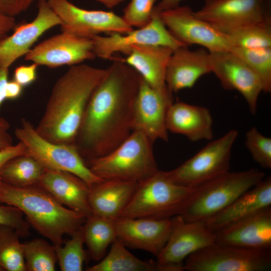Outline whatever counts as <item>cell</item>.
Segmentation results:
<instances>
[{
	"label": "cell",
	"mask_w": 271,
	"mask_h": 271,
	"mask_svg": "<svg viewBox=\"0 0 271 271\" xmlns=\"http://www.w3.org/2000/svg\"><path fill=\"white\" fill-rule=\"evenodd\" d=\"M137 182L103 180L90 187L88 197L92 214L115 221L131 200Z\"/></svg>",
	"instance_id": "d4e9b609"
},
{
	"label": "cell",
	"mask_w": 271,
	"mask_h": 271,
	"mask_svg": "<svg viewBox=\"0 0 271 271\" xmlns=\"http://www.w3.org/2000/svg\"><path fill=\"white\" fill-rule=\"evenodd\" d=\"M173 102V92L167 86L154 88L141 76L133 105L132 131L142 132L153 143L158 140L168 141L166 116Z\"/></svg>",
	"instance_id": "5bb4252c"
},
{
	"label": "cell",
	"mask_w": 271,
	"mask_h": 271,
	"mask_svg": "<svg viewBox=\"0 0 271 271\" xmlns=\"http://www.w3.org/2000/svg\"><path fill=\"white\" fill-rule=\"evenodd\" d=\"M15 133L26 147L27 154L46 169L71 173L83 180L90 187L103 180L91 172L74 144H57L45 139L25 119L21 120Z\"/></svg>",
	"instance_id": "52a82bcc"
},
{
	"label": "cell",
	"mask_w": 271,
	"mask_h": 271,
	"mask_svg": "<svg viewBox=\"0 0 271 271\" xmlns=\"http://www.w3.org/2000/svg\"><path fill=\"white\" fill-rule=\"evenodd\" d=\"M264 178V173L255 168L229 171L195 187L178 215L187 221L206 222Z\"/></svg>",
	"instance_id": "277c9868"
},
{
	"label": "cell",
	"mask_w": 271,
	"mask_h": 271,
	"mask_svg": "<svg viewBox=\"0 0 271 271\" xmlns=\"http://www.w3.org/2000/svg\"><path fill=\"white\" fill-rule=\"evenodd\" d=\"M24 56L26 61L50 68L71 66L96 57L91 38L63 32L41 42Z\"/></svg>",
	"instance_id": "2e32d148"
},
{
	"label": "cell",
	"mask_w": 271,
	"mask_h": 271,
	"mask_svg": "<svg viewBox=\"0 0 271 271\" xmlns=\"http://www.w3.org/2000/svg\"><path fill=\"white\" fill-rule=\"evenodd\" d=\"M23 88V87L15 80L8 81L6 86V99L14 100L19 98Z\"/></svg>",
	"instance_id": "7bdbcfd3"
},
{
	"label": "cell",
	"mask_w": 271,
	"mask_h": 271,
	"mask_svg": "<svg viewBox=\"0 0 271 271\" xmlns=\"http://www.w3.org/2000/svg\"><path fill=\"white\" fill-rule=\"evenodd\" d=\"M47 1L61 20L62 32L91 38L101 33L125 34L133 30L112 12L85 10L68 0Z\"/></svg>",
	"instance_id": "8fae6325"
},
{
	"label": "cell",
	"mask_w": 271,
	"mask_h": 271,
	"mask_svg": "<svg viewBox=\"0 0 271 271\" xmlns=\"http://www.w3.org/2000/svg\"><path fill=\"white\" fill-rule=\"evenodd\" d=\"M194 191V188L173 182L164 171L159 170L151 177L138 183L120 218H171L180 214Z\"/></svg>",
	"instance_id": "8992f818"
},
{
	"label": "cell",
	"mask_w": 271,
	"mask_h": 271,
	"mask_svg": "<svg viewBox=\"0 0 271 271\" xmlns=\"http://www.w3.org/2000/svg\"><path fill=\"white\" fill-rule=\"evenodd\" d=\"M111 59L90 96L74 143L88 162L112 151L132 132L141 76L123 58Z\"/></svg>",
	"instance_id": "6da1fadb"
},
{
	"label": "cell",
	"mask_w": 271,
	"mask_h": 271,
	"mask_svg": "<svg viewBox=\"0 0 271 271\" xmlns=\"http://www.w3.org/2000/svg\"><path fill=\"white\" fill-rule=\"evenodd\" d=\"M157 0H131L123 11L122 18L129 26L142 28L152 19Z\"/></svg>",
	"instance_id": "d590c367"
},
{
	"label": "cell",
	"mask_w": 271,
	"mask_h": 271,
	"mask_svg": "<svg viewBox=\"0 0 271 271\" xmlns=\"http://www.w3.org/2000/svg\"><path fill=\"white\" fill-rule=\"evenodd\" d=\"M87 271H168L157 261H144L131 254L116 239L100 261L86 268Z\"/></svg>",
	"instance_id": "4316f807"
},
{
	"label": "cell",
	"mask_w": 271,
	"mask_h": 271,
	"mask_svg": "<svg viewBox=\"0 0 271 271\" xmlns=\"http://www.w3.org/2000/svg\"><path fill=\"white\" fill-rule=\"evenodd\" d=\"M9 68L0 67V108L6 99L5 91L8 81Z\"/></svg>",
	"instance_id": "f6af8a7d"
},
{
	"label": "cell",
	"mask_w": 271,
	"mask_h": 271,
	"mask_svg": "<svg viewBox=\"0 0 271 271\" xmlns=\"http://www.w3.org/2000/svg\"><path fill=\"white\" fill-rule=\"evenodd\" d=\"M173 51L164 46L138 45L130 49L123 60L152 87L163 89L167 87L166 68Z\"/></svg>",
	"instance_id": "484cf974"
},
{
	"label": "cell",
	"mask_w": 271,
	"mask_h": 271,
	"mask_svg": "<svg viewBox=\"0 0 271 271\" xmlns=\"http://www.w3.org/2000/svg\"><path fill=\"white\" fill-rule=\"evenodd\" d=\"M157 15L170 33L187 46L199 45L209 52L230 50L227 36L210 23L196 17L189 6H179Z\"/></svg>",
	"instance_id": "7c38bea8"
},
{
	"label": "cell",
	"mask_w": 271,
	"mask_h": 271,
	"mask_svg": "<svg viewBox=\"0 0 271 271\" xmlns=\"http://www.w3.org/2000/svg\"><path fill=\"white\" fill-rule=\"evenodd\" d=\"M38 66L37 64L32 63L28 65H23L17 67L14 72V80L23 87L31 84L37 79Z\"/></svg>",
	"instance_id": "74e56055"
},
{
	"label": "cell",
	"mask_w": 271,
	"mask_h": 271,
	"mask_svg": "<svg viewBox=\"0 0 271 271\" xmlns=\"http://www.w3.org/2000/svg\"><path fill=\"white\" fill-rule=\"evenodd\" d=\"M71 236L61 245L54 246L57 261L62 271H81L86 257L82 225Z\"/></svg>",
	"instance_id": "d6a6232c"
},
{
	"label": "cell",
	"mask_w": 271,
	"mask_h": 271,
	"mask_svg": "<svg viewBox=\"0 0 271 271\" xmlns=\"http://www.w3.org/2000/svg\"><path fill=\"white\" fill-rule=\"evenodd\" d=\"M242 59L257 75L263 91H271V48L247 49L231 47L229 50Z\"/></svg>",
	"instance_id": "1f68e13d"
},
{
	"label": "cell",
	"mask_w": 271,
	"mask_h": 271,
	"mask_svg": "<svg viewBox=\"0 0 271 271\" xmlns=\"http://www.w3.org/2000/svg\"><path fill=\"white\" fill-rule=\"evenodd\" d=\"M116 239L126 247L142 249L157 257L169 237L172 219L120 218L115 221Z\"/></svg>",
	"instance_id": "d6986e66"
},
{
	"label": "cell",
	"mask_w": 271,
	"mask_h": 271,
	"mask_svg": "<svg viewBox=\"0 0 271 271\" xmlns=\"http://www.w3.org/2000/svg\"><path fill=\"white\" fill-rule=\"evenodd\" d=\"M187 271H268L271 250L248 248L214 242L189 256Z\"/></svg>",
	"instance_id": "9c48e42d"
},
{
	"label": "cell",
	"mask_w": 271,
	"mask_h": 271,
	"mask_svg": "<svg viewBox=\"0 0 271 271\" xmlns=\"http://www.w3.org/2000/svg\"><path fill=\"white\" fill-rule=\"evenodd\" d=\"M91 38L96 57L106 60H111L113 54L118 52L127 55L133 46L138 45H161L174 50L181 47H188L177 40L159 15L153 13L152 20L144 27L133 29L125 34L113 33L103 36L99 35Z\"/></svg>",
	"instance_id": "9a60e30c"
},
{
	"label": "cell",
	"mask_w": 271,
	"mask_h": 271,
	"mask_svg": "<svg viewBox=\"0 0 271 271\" xmlns=\"http://www.w3.org/2000/svg\"><path fill=\"white\" fill-rule=\"evenodd\" d=\"M104 5L106 7L111 9L120 4L124 0H95Z\"/></svg>",
	"instance_id": "bcb514c9"
},
{
	"label": "cell",
	"mask_w": 271,
	"mask_h": 271,
	"mask_svg": "<svg viewBox=\"0 0 271 271\" xmlns=\"http://www.w3.org/2000/svg\"><path fill=\"white\" fill-rule=\"evenodd\" d=\"M168 131L185 136L192 142L211 140L213 118L205 107L182 101L173 102L166 116Z\"/></svg>",
	"instance_id": "cb8c5ba5"
},
{
	"label": "cell",
	"mask_w": 271,
	"mask_h": 271,
	"mask_svg": "<svg viewBox=\"0 0 271 271\" xmlns=\"http://www.w3.org/2000/svg\"><path fill=\"white\" fill-rule=\"evenodd\" d=\"M36 17L31 22L16 26L13 33L0 37V67H9L27 54L46 31L61 24V20L47 0H40Z\"/></svg>",
	"instance_id": "ac0fdd59"
},
{
	"label": "cell",
	"mask_w": 271,
	"mask_h": 271,
	"mask_svg": "<svg viewBox=\"0 0 271 271\" xmlns=\"http://www.w3.org/2000/svg\"><path fill=\"white\" fill-rule=\"evenodd\" d=\"M24 216L22 211L16 207L0 204V225L14 228L21 237H26L30 234L31 226Z\"/></svg>",
	"instance_id": "8d00e7d4"
},
{
	"label": "cell",
	"mask_w": 271,
	"mask_h": 271,
	"mask_svg": "<svg viewBox=\"0 0 271 271\" xmlns=\"http://www.w3.org/2000/svg\"><path fill=\"white\" fill-rule=\"evenodd\" d=\"M27 154L26 148L21 142L0 151V184H2L1 171L4 165L11 159Z\"/></svg>",
	"instance_id": "ab89813d"
},
{
	"label": "cell",
	"mask_w": 271,
	"mask_h": 271,
	"mask_svg": "<svg viewBox=\"0 0 271 271\" xmlns=\"http://www.w3.org/2000/svg\"><path fill=\"white\" fill-rule=\"evenodd\" d=\"M10 128L9 122L0 117V151L13 145L12 138L9 132Z\"/></svg>",
	"instance_id": "60d3db41"
},
{
	"label": "cell",
	"mask_w": 271,
	"mask_h": 271,
	"mask_svg": "<svg viewBox=\"0 0 271 271\" xmlns=\"http://www.w3.org/2000/svg\"><path fill=\"white\" fill-rule=\"evenodd\" d=\"M209 51L203 48L191 50L188 47L174 50L167 64L165 81L173 93L192 87L202 76L210 73Z\"/></svg>",
	"instance_id": "44dd1931"
},
{
	"label": "cell",
	"mask_w": 271,
	"mask_h": 271,
	"mask_svg": "<svg viewBox=\"0 0 271 271\" xmlns=\"http://www.w3.org/2000/svg\"><path fill=\"white\" fill-rule=\"evenodd\" d=\"M46 169L33 157L26 154L9 160L1 171L3 183L16 187L38 185Z\"/></svg>",
	"instance_id": "f1b7e54d"
},
{
	"label": "cell",
	"mask_w": 271,
	"mask_h": 271,
	"mask_svg": "<svg viewBox=\"0 0 271 271\" xmlns=\"http://www.w3.org/2000/svg\"><path fill=\"white\" fill-rule=\"evenodd\" d=\"M218 243L271 250V207L215 232Z\"/></svg>",
	"instance_id": "ffe728a7"
},
{
	"label": "cell",
	"mask_w": 271,
	"mask_h": 271,
	"mask_svg": "<svg viewBox=\"0 0 271 271\" xmlns=\"http://www.w3.org/2000/svg\"><path fill=\"white\" fill-rule=\"evenodd\" d=\"M238 136L231 129L211 141L176 168L164 171L173 182L195 188L229 171L232 149Z\"/></svg>",
	"instance_id": "ba28073f"
},
{
	"label": "cell",
	"mask_w": 271,
	"mask_h": 271,
	"mask_svg": "<svg viewBox=\"0 0 271 271\" xmlns=\"http://www.w3.org/2000/svg\"><path fill=\"white\" fill-rule=\"evenodd\" d=\"M269 207H271V178L267 177L240 195L205 222L209 229L215 232Z\"/></svg>",
	"instance_id": "603a6c76"
},
{
	"label": "cell",
	"mask_w": 271,
	"mask_h": 271,
	"mask_svg": "<svg viewBox=\"0 0 271 271\" xmlns=\"http://www.w3.org/2000/svg\"><path fill=\"white\" fill-rule=\"evenodd\" d=\"M0 271H5L4 268L1 266H0Z\"/></svg>",
	"instance_id": "7dc6e473"
},
{
	"label": "cell",
	"mask_w": 271,
	"mask_h": 271,
	"mask_svg": "<svg viewBox=\"0 0 271 271\" xmlns=\"http://www.w3.org/2000/svg\"><path fill=\"white\" fill-rule=\"evenodd\" d=\"M153 143L142 132L134 130L112 151L90 161L87 165L102 180L141 182L159 171Z\"/></svg>",
	"instance_id": "5b68a950"
},
{
	"label": "cell",
	"mask_w": 271,
	"mask_h": 271,
	"mask_svg": "<svg viewBox=\"0 0 271 271\" xmlns=\"http://www.w3.org/2000/svg\"><path fill=\"white\" fill-rule=\"evenodd\" d=\"M40 0H0V11L10 16H17Z\"/></svg>",
	"instance_id": "f35d334b"
},
{
	"label": "cell",
	"mask_w": 271,
	"mask_h": 271,
	"mask_svg": "<svg viewBox=\"0 0 271 271\" xmlns=\"http://www.w3.org/2000/svg\"><path fill=\"white\" fill-rule=\"evenodd\" d=\"M270 0H204L194 15L227 35L238 29L269 23Z\"/></svg>",
	"instance_id": "30bf717a"
},
{
	"label": "cell",
	"mask_w": 271,
	"mask_h": 271,
	"mask_svg": "<svg viewBox=\"0 0 271 271\" xmlns=\"http://www.w3.org/2000/svg\"><path fill=\"white\" fill-rule=\"evenodd\" d=\"M26 270L54 271L57 257L54 245L35 238L23 243Z\"/></svg>",
	"instance_id": "4dcf8cb0"
},
{
	"label": "cell",
	"mask_w": 271,
	"mask_h": 271,
	"mask_svg": "<svg viewBox=\"0 0 271 271\" xmlns=\"http://www.w3.org/2000/svg\"><path fill=\"white\" fill-rule=\"evenodd\" d=\"M0 203L20 209L30 225L54 246L61 245L64 235H71L86 218L61 204L38 185L16 187L2 183Z\"/></svg>",
	"instance_id": "3957f363"
},
{
	"label": "cell",
	"mask_w": 271,
	"mask_h": 271,
	"mask_svg": "<svg viewBox=\"0 0 271 271\" xmlns=\"http://www.w3.org/2000/svg\"><path fill=\"white\" fill-rule=\"evenodd\" d=\"M84 243L92 258L98 261L106 255L108 246L116 239L115 221L94 214L82 225Z\"/></svg>",
	"instance_id": "83f0119b"
},
{
	"label": "cell",
	"mask_w": 271,
	"mask_h": 271,
	"mask_svg": "<svg viewBox=\"0 0 271 271\" xmlns=\"http://www.w3.org/2000/svg\"><path fill=\"white\" fill-rule=\"evenodd\" d=\"M16 26L15 17L8 16L0 11V37L7 35Z\"/></svg>",
	"instance_id": "b9f144b4"
},
{
	"label": "cell",
	"mask_w": 271,
	"mask_h": 271,
	"mask_svg": "<svg viewBox=\"0 0 271 271\" xmlns=\"http://www.w3.org/2000/svg\"><path fill=\"white\" fill-rule=\"evenodd\" d=\"M171 219L169 237L157 261L169 271H183L184 260L215 241V232L205 222L187 221L180 215Z\"/></svg>",
	"instance_id": "4fadbf2b"
},
{
	"label": "cell",
	"mask_w": 271,
	"mask_h": 271,
	"mask_svg": "<svg viewBox=\"0 0 271 271\" xmlns=\"http://www.w3.org/2000/svg\"><path fill=\"white\" fill-rule=\"evenodd\" d=\"M13 227L0 225V266L7 271H26L23 245Z\"/></svg>",
	"instance_id": "f546056e"
},
{
	"label": "cell",
	"mask_w": 271,
	"mask_h": 271,
	"mask_svg": "<svg viewBox=\"0 0 271 271\" xmlns=\"http://www.w3.org/2000/svg\"><path fill=\"white\" fill-rule=\"evenodd\" d=\"M182 0H162L157 5L155 6L153 13L158 14L161 12L172 9L179 6Z\"/></svg>",
	"instance_id": "ee69618b"
},
{
	"label": "cell",
	"mask_w": 271,
	"mask_h": 271,
	"mask_svg": "<svg viewBox=\"0 0 271 271\" xmlns=\"http://www.w3.org/2000/svg\"><path fill=\"white\" fill-rule=\"evenodd\" d=\"M270 24L264 23L242 28L227 35L231 48H271Z\"/></svg>",
	"instance_id": "836d02e7"
},
{
	"label": "cell",
	"mask_w": 271,
	"mask_h": 271,
	"mask_svg": "<svg viewBox=\"0 0 271 271\" xmlns=\"http://www.w3.org/2000/svg\"><path fill=\"white\" fill-rule=\"evenodd\" d=\"M38 186L66 207L87 218L92 214L88 201L90 186L68 172L46 169Z\"/></svg>",
	"instance_id": "7402d4cb"
},
{
	"label": "cell",
	"mask_w": 271,
	"mask_h": 271,
	"mask_svg": "<svg viewBox=\"0 0 271 271\" xmlns=\"http://www.w3.org/2000/svg\"><path fill=\"white\" fill-rule=\"evenodd\" d=\"M245 145L254 161L265 169L271 168V139L255 127L246 133Z\"/></svg>",
	"instance_id": "e575fe53"
},
{
	"label": "cell",
	"mask_w": 271,
	"mask_h": 271,
	"mask_svg": "<svg viewBox=\"0 0 271 271\" xmlns=\"http://www.w3.org/2000/svg\"><path fill=\"white\" fill-rule=\"evenodd\" d=\"M211 72L226 90L238 91L245 100L250 111L257 110L260 93L263 91L260 80L239 57L231 51L209 52Z\"/></svg>",
	"instance_id": "e0dca14e"
},
{
	"label": "cell",
	"mask_w": 271,
	"mask_h": 271,
	"mask_svg": "<svg viewBox=\"0 0 271 271\" xmlns=\"http://www.w3.org/2000/svg\"><path fill=\"white\" fill-rule=\"evenodd\" d=\"M105 69L79 64L56 81L36 131L54 143L74 144L87 103Z\"/></svg>",
	"instance_id": "7a4b0ae2"
}]
</instances>
